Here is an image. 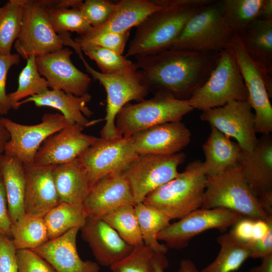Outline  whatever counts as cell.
Listing matches in <instances>:
<instances>
[{"label":"cell","instance_id":"obj_53","mask_svg":"<svg viewBox=\"0 0 272 272\" xmlns=\"http://www.w3.org/2000/svg\"><path fill=\"white\" fill-rule=\"evenodd\" d=\"M154 266L156 272H164L168 266V261L165 254H161L156 260Z\"/></svg>","mask_w":272,"mask_h":272},{"label":"cell","instance_id":"obj_26","mask_svg":"<svg viewBox=\"0 0 272 272\" xmlns=\"http://www.w3.org/2000/svg\"><path fill=\"white\" fill-rule=\"evenodd\" d=\"M53 176L60 202L83 206L94 186L78 159L54 165Z\"/></svg>","mask_w":272,"mask_h":272},{"label":"cell","instance_id":"obj_40","mask_svg":"<svg viewBox=\"0 0 272 272\" xmlns=\"http://www.w3.org/2000/svg\"><path fill=\"white\" fill-rule=\"evenodd\" d=\"M161 254L144 244H140L134 246L129 254L110 268L111 272H156L155 262Z\"/></svg>","mask_w":272,"mask_h":272},{"label":"cell","instance_id":"obj_6","mask_svg":"<svg viewBox=\"0 0 272 272\" xmlns=\"http://www.w3.org/2000/svg\"><path fill=\"white\" fill-rule=\"evenodd\" d=\"M193 110L188 100L179 99L169 92L160 91L149 99L124 106L116 117L115 125L120 136L130 137L155 125L181 121Z\"/></svg>","mask_w":272,"mask_h":272},{"label":"cell","instance_id":"obj_52","mask_svg":"<svg viewBox=\"0 0 272 272\" xmlns=\"http://www.w3.org/2000/svg\"><path fill=\"white\" fill-rule=\"evenodd\" d=\"M176 272H200L196 265L189 259H182Z\"/></svg>","mask_w":272,"mask_h":272},{"label":"cell","instance_id":"obj_20","mask_svg":"<svg viewBox=\"0 0 272 272\" xmlns=\"http://www.w3.org/2000/svg\"><path fill=\"white\" fill-rule=\"evenodd\" d=\"M136 205L129 184L122 172L109 174L93 186L83 205L87 217L101 219L118 209Z\"/></svg>","mask_w":272,"mask_h":272},{"label":"cell","instance_id":"obj_15","mask_svg":"<svg viewBox=\"0 0 272 272\" xmlns=\"http://www.w3.org/2000/svg\"><path fill=\"white\" fill-rule=\"evenodd\" d=\"M230 47L234 52L246 87L248 102L254 111L256 133L270 134L272 131V106L264 76L246 53L237 34H234Z\"/></svg>","mask_w":272,"mask_h":272},{"label":"cell","instance_id":"obj_22","mask_svg":"<svg viewBox=\"0 0 272 272\" xmlns=\"http://www.w3.org/2000/svg\"><path fill=\"white\" fill-rule=\"evenodd\" d=\"M24 165L26 179L25 213L43 217L60 202L53 176L54 165L35 163Z\"/></svg>","mask_w":272,"mask_h":272},{"label":"cell","instance_id":"obj_5","mask_svg":"<svg viewBox=\"0 0 272 272\" xmlns=\"http://www.w3.org/2000/svg\"><path fill=\"white\" fill-rule=\"evenodd\" d=\"M23 16L19 36L14 47L20 56L27 59L43 55L67 46L79 58L83 56L81 45L70 33L58 34L52 28L42 0H22Z\"/></svg>","mask_w":272,"mask_h":272},{"label":"cell","instance_id":"obj_33","mask_svg":"<svg viewBox=\"0 0 272 272\" xmlns=\"http://www.w3.org/2000/svg\"><path fill=\"white\" fill-rule=\"evenodd\" d=\"M11 238L17 250H34L49 240L43 217L25 214L12 224Z\"/></svg>","mask_w":272,"mask_h":272},{"label":"cell","instance_id":"obj_24","mask_svg":"<svg viewBox=\"0 0 272 272\" xmlns=\"http://www.w3.org/2000/svg\"><path fill=\"white\" fill-rule=\"evenodd\" d=\"M238 35L246 53L264 76L271 98L272 20H256Z\"/></svg>","mask_w":272,"mask_h":272},{"label":"cell","instance_id":"obj_50","mask_svg":"<svg viewBox=\"0 0 272 272\" xmlns=\"http://www.w3.org/2000/svg\"><path fill=\"white\" fill-rule=\"evenodd\" d=\"M257 20H272L271 0H263V2L259 11Z\"/></svg>","mask_w":272,"mask_h":272},{"label":"cell","instance_id":"obj_7","mask_svg":"<svg viewBox=\"0 0 272 272\" xmlns=\"http://www.w3.org/2000/svg\"><path fill=\"white\" fill-rule=\"evenodd\" d=\"M200 110L220 107L232 101H248V93L231 48L220 52L218 62L206 82L188 100Z\"/></svg>","mask_w":272,"mask_h":272},{"label":"cell","instance_id":"obj_38","mask_svg":"<svg viewBox=\"0 0 272 272\" xmlns=\"http://www.w3.org/2000/svg\"><path fill=\"white\" fill-rule=\"evenodd\" d=\"M80 45L82 51L95 61L103 74H111L137 67L134 62L123 54L91 43Z\"/></svg>","mask_w":272,"mask_h":272},{"label":"cell","instance_id":"obj_3","mask_svg":"<svg viewBox=\"0 0 272 272\" xmlns=\"http://www.w3.org/2000/svg\"><path fill=\"white\" fill-rule=\"evenodd\" d=\"M207 179L202 162L194 161L174 178L150 193L143 202L171 220L180 219L201 208Z\"/></svg>","mask_w":272,"mask_h":272},{"label":"cell","instance_id":"obj_4","mask_svg":"<svg viewBox=\"0 0 272 272\" xmlns=\"http://www.w3.org/2000/svg\"><path fill=\"white\" fill-rule=\"evenodd\" d=\"M201 208L224 209L254 220L266 221L272 217L262 207L238 164L207 176Z\"/></svg>","mask_w":272,"mask_h":272},{"label":"cell","instance_id":"obj_44","mask_svg":"<svg viewBox=\"0 0 272 272\" xmlns=\"http://www.w3.org/2000/svg\"><path fill=\"white\" fill-rule=\"evenodd\" d=\"M20 56L18 54L8 55H0V115L8 113L11 105L6 93V82L8 73L11 67L19 63Z\"/></svg>","mask_w":272,"mask_h":272},{"label":"cell","instance_id":"obj_29","mask_svg":"<svg viewBox=\"0 0 272 272\" xmlns=\"http://www.w3.org/2000/svg\"><path fill=\"white\" fill-rule=\"evenodd\" d=\"M0 175L5 187L9 214L12 223L24 215L25 173L24 164L6 154L0 163Z\"/></svg>","mask_w":272,"mask_h":272},{"label":"cell","instance_id":"obj_25","mask_svg":"<svg viewBox=\"0 0 272 272\" xmlns=\"http://www.w3.org/2000/svg\"><path fill=\"white\" fill-rule=\"evenodd\" d=\"M91 98L89 93L82 96H76L60 90L49 89L41 94L20 101L15 105L14 109L32 102L38 107H48L58 110L71 124H78L87 127L96 122L91 121L86 117L93 114L87 106Z\"/></svg>","mask_w":272,"mask_h":272},{"label":"cell","instance_id":"obj_30","mask_svg":"<svg viewBox=\"0 0 272 272\" xmlns=\"http://www.w3.org/2000/svg\"><path fill=\"white\" fill-rule=\"evenodd\" d=\"M219 252L210 264L200 272H233L250 258L247 243L237 238L231 230L217 238Z\"/></svg>","mask_w":272,"mask_h":272},{"label":"cell","instance_id":"obj_51","mask_svg":"<svg viewBox=\"0 0 272 272\" xmlns=\"http://www.w3.org/2000/svg\"><path fill=\"white\" fill-rule=\"evenodd\" d=\"M261 263L251 268L250 272H272V254L261 258Z\"/></svg>","mask_w":272,"mask_h":272},{"label":"cell","instance_id":"obj_37","mask_svg":"<svg viewBox=\"0 0 272 272\" xmlns=\"http://www.w3.org/2000/svg\"><path fill=\"white\" fill-rule=\"evenodd\" d=\"M134 206L128 205L120 207L101 219L132 246L144 244Z\"/></svg>","mask_w":272,"mask_h":272},{"label":"cell","instance_id":"obj_41","mask_svg":"<svg viewBox=\"0 0 272 272\" xmlns=\"http://www.w3.org/2000/svg\"><path fill=\"white\" fill-rule=\"evenodd\" d=\"M129 36L130 31L121 33L103 32L95 34H86L79 36L74 40L80 45L91 43L123 54Z\"/></svg>","mask_w":272,"mask_h":272},{"label":"cell","instance_id":"obj_28","mask_svg":"<svg viewBox=\"0 0 272 272\" xmlns=\"http://www.w3.org/2000/svg\"><path fill=\"white\" fill-rule=\"evenodd\" d=\"M202 146L205 160L203 168L207 176L220 174L238 164L242 151L237 143L213 126Z\"/></svg>","mask_w":272,"mask_h":272},{"label":"cell","instance_id":"obj_42","mask_svg":"<svg viewBox=\"0 0 272 272\" xmlns=\"http://www.w3.org/2000/svg\"><path fill=\"white\" fill-rule=\"evenodd\" d=\"M116 3L108 0H86L78 8L89 25L96 27L107 21Z\"/></svg>","mask_w":272,"mask_h":272},{"label":"cell","instance_id":"obj_21","mask_svg":"<svg viewBox=\"0 0 272 272\" xmlns=\"http://www.w3.org/2000/svg\"><path fill=\"white\" fill-rule=\"evenodd\" d=\"M82 238L88 244L99 265L110 267L132 251V246L101 219L88 217L80 229Z\"/></svg>","mask_w":272,"mask_h":272},{"label":"cell","instance_id":"obj_49","mask_svg":"<svg viewBox=\"0 0 272 272\" xmlns=\"http://www.w3.org/2000/svg\"><path fill=\"white\" fill-rule=\"evenodd\" d=\"M3 116L0 115V163L5 152L10 138L9 134L4 124Z\"/></svg>","mask_w":272,"mask_h":272},{"label":"cell","instance_id":"obj_27","mask_svg":"<svg viewBox=\"0 0 272 272\" xmlns=\"http://www.w3.org/2000/svg\"><path fill=\"white\" fill-rule=\"evenodd\" d=\"M161 8L153 1H120L116 3L115 8L107 21L100 26L92 27L87 34L121 33L129 31L131 28L138 27L149 15Z\"/></svg>","mask_w":272,"mask_h":272},{"label":"cell","instance_id":"obj_18","mask_svg":"<svg viewBox=\"0 0 272 272\" xmlns=\"http://www.w3.org/2000/svg\"><path fill=\"white\" fill-rule=\"evenodd\" d=\"M85 128L73 124L49 137L38 149L34 163L56 165L77 159L98 138L83 133Z\"/></svg>","mask_w":272,"mask_h":272},{"label":"cell","instance_id":"obj_10","mask_svg":"<svg viewBox=\"0 0 272 272\" xmlns=\"http://www.w3.org/2000/svg\"><path fill=\"white\" fill-rule=\"evenodd\" d=\"M185 155H138L122 172L130 186L135 203L143 202L151 192L174 178Z\"/></svg>","mask_w":272,"mask_h":272},{"label":"cell","instance_id":"obj_46","mask_svg":"<svg viewBox=\"0 0 272 272\" xmlns=\"http://www.w3.org/2000/svg\"><path fill=\"white\" fill-rule=\"evenodd\" d=\"M250 258H260L272 254V227L261 239L247 242Z\"/></svg>","mask_w":272,"mask_h":272},{"label":"cell","instance_id":"obj_1","mask_svg":"<svg viewBox=\"0 0 272 272\" xmlns=\"http://www.w3.org/2000/svg\"><path fill=\"white\" fill-rule=\"evenodd\" d=\"M219 56L220 52L167 49L136 56L134 63L150 90L165 91L188 100L208 80Z\"/></svg>","mask_w":272,"mask_h":272},{"label":"cell","instance_id":"obj_54","mask_svg":"<svg viewBox=\"0 0 272 272\" xmlns=\"http://www.w3.org/2000/svg\"><path fill=\"white\" fill-rule=\"evenodd\" d=\"M1 7H0V11H1Z\"/></svg>","mask_w":272,"mask_h":272},{"label":"cell","instance_id":"obj_11","mask_svg":"<svg viewBox=\"0 0 272 272\" xmlns=\"http://www.w3.org/2000/svg\"><path fill=\"white\" fill-rule=\"evenodd\" d=\"M243 218L239 213L224 209L199 208L170 223L159 233L157 239L165 242L168 248L180 249L198 234L214 229L224 232Z\"/></svg>","mask_w":272,"mask_h":272},{"label":"cell","instance_id":"obj_8","mask_svg":"<svg viewBox=\"0 0 272 272\" xmlns=\"http://www.w3.org/2000/svg\"><path fill=\"white\" fill-rule=\"evenodd\" d=\"M234 34L224 20L222 0H215L188 21L168 49L220 52L230 47Z\"/></svg>","mask_w":272,"mask_h":272},{"label":"cell","instance_id":"obj_32","mask_svg":"<svg viewBox=\"0 0 272 272\" xmlns=\"http://www.w3.org/2000/svg\"><path fill=\"white\" fill-rule=\"evenodd\" d=\"M49 240L56 238L75 228H81L88 218L83 206L60 202L43 217Z\"/></svg>","mask_w":272,"mask_h":272},{"label":"cell","instance_id":"obj_9","mask_svg":"<svg viewBox=\"0 0 272 272\" xmlns=\"http://www.w3.org/2000/svg\"><path fill=\"white\" fill-rule=\"evenodd\" d=\"M87 72L104 88L106 93L105 123L100 131V138L111 139L121 137L115 125V118L119 111L131 101L140 102L150 91L145 84L142 73L137 67L111 74L96 71L86 61L80 58Z\"/></svg>","mask_w":272,"mask_h":272},{"label":"cell","instance_id":"obj_16","mask_svg":"<svg viewBox=\"0 0 272 272\" xmlns=\"http://www.w3.org/2000/svg\"><path fill=\"white\" fill-rule=\"evenodd\" d=\"M249 186L268 216H272V139L263 134L256 148L242 151L238 162Z\"/></svg>","mask_w":272,"mask_h":272},{"label":"cell","instance_id":"obj_2","mask_svg":"<svg viewBox=\"0 0 272 272\" xmlns=\"http://www.w3.org/2000/svg\"><path fill=\"white\" fill-rule=\"evenodd\" d=\"M161 9L137 27L125 56L154 54L168 49L188 21L215 0H152Z\"/></svg>","mask_w":272,"mask_h":272},{"label":"cell","instance_id":"obj_12","mask_svg":"<svg viewBox=\"0 0 272 272\" xmlns=\"http://www.w3.org/2000/svg\"><path fill=\"white\" fill-rule=\"evenodd\" d=\"M9 134L5 154L16 157L24 165L34 163L35 155L43 143L50 135L70 125L60 113H45L40 122L25 125L3 117Z\"/></svg>","mask_w":272,"mask_h":272},{"label":"cell","instance_id":"obj_17","mask_svg":"<svg viewBox=\"0 0 272 272\" xmlns=\"http://www.w3.org/2000/svg\"><path fill=\"white\" fill-rule=\"evenodd\" d=\"M73 52L62 48L36 57L38 71L51 89H58L76 96L88 93L91 78L73 63Z\"/></svg>","mask_w":272,"mask_h":272},{"label":"cell","instance_id":"obj_35","mask_svg":"<svg viewBox=\"0 0 272 272\" xmlns=\"http://www.w3.org/2000/svg\"><path fill=\"white\" fill-rule=\"evenodd\" d=\"M26 64L18 77L16 90L8 94L12 108L16 104L29 97L41 94L49 90L46 80L39 74L36 62V56L31 55L26 59Z\"/></svg>","mask_w":272,"mask_h":272},{"label":"cell","instance_id":"obj_19","mask_svg":"<svg viewBox=\"0 0 272 272\" xmlns=\"http://www.w3.org/2000/svg\"><path fill=\"white\" fill-rule=\"evenodd\" d=\"M130 139L138 155H170L190 143L191 133L181 121L164 123L138 131Z\"/></svg>","mask_w":272,"mask_h":272},{"label":"cell","instance_id":"obj_47","mask_svg":"<svg viewBox=\"0 0 272 272\" xmlns=\"http://www.w3.org/2000/svg\"><path fill=\"white\" fill-rule=\"evenodd\" d=\"M12 224L9 212L6 191L0 175V234L11 238Z\"/></svg>","mask_w":272,"mask_h":272},{"label":"cell","instance_id":"obj_48","mask_svg":"<svg viewBox=\"0 0 272 272\" xmlns=\"http://www.w3.org/2000/svg\"><path fill=\"white\" fill-rule=\"evenodd\" d=\"M255 220L243 218L236 223L231 231L239 239L245 242L252 240Z\"/></svg>","mask_w":272,"mask_h":272},{"label":"cell","instance_id":"obj_36","mask_svg":"<svg viewBox=\"0 0 272 272\" xmlns=\"http://www.w3.org/2000/svg\"><path fill=\"white\" fill-rule=\"evenodd\" d=\"M22 0H10L0 11V55L11 53L13 45L18 38L22 25Z\"/></svg>","mask_w":272,"mask_h":272},{"label":"cell","instance_id":"obj_39","mask_svg":"<svg viewBox=\"0 0 272 272\" xmlns=\"http://www.w3.org/2000/svg\"><path fill=\"white\" fill-rule=\"evenodd\" d=\"M46 10L49 22L58 34L75 32L83 36L92 28L78 8Z\"/></svg>","mask_w":272,"mask_h":272},{"label":"cell","instance_id":"obj_14","mask_svg":"<svg viewBox=\"0 0 272 272\" xmlns=\"http://www.w3.org/2000/svg\"><path fill=\"white\" fill-rule=\"evenodd\" d=\"M200 119L236 140L242 150L250 152L256 147L255 115L248 101H232L202 111Z\"/></svg>","mask_w":272,"mask_h":272},{"label":"cell","instance_id":"obj_45","mask_svg":"<svg viewBox=\"0 0 272 272\" xmlns=\"http://www.w3.org/2000/svg\"><path fill=\"white\" fill-rule=\"evenodd\" d=\"M17 250L12 238L0 234V272H17Z\"/></svg>","mask_w":272,"mask_h":272},{"label":"cell","instance_id":"obj_43","mask_svg":"<svg viewBox=\"0 0 272 272\" xmlns=\"http://www.w3.org/2000/svg\"><path fill=\"white\" fill-rule=\"evenodd\" d=\"M17 272H56L40 255L31 249L17 250Z\"/></svg>","mask_w":272,"mask_h":272},{"label":"cell","instance_id":"obj_34","mask_svg":"<svg viewBox=\"0 0 272 272\" xmlns=\"http://www.w3.org/2000/svg\"><path fill=\"white\" fill-rule=\"evenodd\" d=\"M263 0H222L226 24L239 35L258 19Z\"/></svg>","mask_w":272,"mask_h":272},{"label":"cell","instance_id":"obj_23","mask_svg":"<svg viewBox=\"0 0 272 272\" xmlns=\"http://www.w3.org/2000/svg\"><path fill=\"white\" fill-rule=\"evenodd\" d=\"M79 228H73L64 234L49 240L33 250L47 261L56 272H99L97 262L83 260L77 248Z\"/></svg>","mask_w":272,"mask_h":272},{"label":"cell","instance_id":"obj_13","mask_svg":"<svg viewBox=\"0 0 272 272\" xmlns=\"http://www.w3.org/2000/svg\"><path fill=\"white\" fill-rule=\"evenodd\" d=\"M138 155L130 137L99 138L77 159L95 185L109 174L122 172Z\"/></svg>","mask_w":272,"mask_h":272},{"label":"cell","instance_id":"obj_31","mask_svg":"<svg viewBox=\"0 0 272 272\" xmlns=\"http://www.w3.org/2000/svg\"><path fill=\"white\" fill-rule=\"evenodd\" d=\"M134 207L144 244L156 253L165 254L168 248L159 242L157 236L170 224L171 220L143 202L137 203Z\"/></svg>","mask_w":272,"mask_h":272}]
</instances>
